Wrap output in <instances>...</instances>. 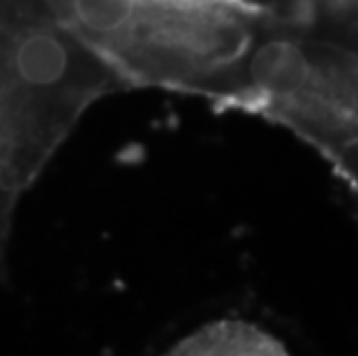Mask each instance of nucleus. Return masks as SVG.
<instances>
[{
  "instance_id": "20e7f679",
  "label": "nucleus",
  "mask_w": 358,
  "mask_h": 356,
  "mask_svg": "<svg viewBox=\"0 0 358 356\" xmlns=\"http://www.w3.org/2000/svg\"><path fill=\"white\" fill-rule=\"evenodd\" d=\"M173 3H187V5H215V7H234V10L259 12V7L250 3V0H173Z\"/></svg>"
},
{
  "instance_id": "7ed1b4c3",
  "label": "nucleus",
  "mask_w": 358,
  "mask_h": 356,
  "mask_svg": "<svg viewBox=\"0 0 358 356\" xmlns=\"http://www.w3.org/2000/svg\"><path fill=\"white\" fill-rule=\"evenodd\" d=\"M178 354H285V347L266 331L245 322L208 324L178 345Z\"/></svg>"
},
{
  "instance_id": "f03ea898",
  "label": "nucleus",
  "mask_w": 358,
  "mask_h": 356,
  "mask_svg": "<svg viewBox=\"0 0 358 356\" xmlns=\"http://www.w3.org/2000/svg\"><path fill=\"white\" fill-rule=\"evenodd\" d=\"M127 90L42 0H0V187L28 192L102 97Z\"/></svg>"
},
{
  "instance_id": "f257e3e1",
  "label": "nucleus",
  "mask_w": 358,
  "mask_h": 356,
  "mask_svg": "<svg viewBox=\"0 0 358 356\" xmlns=\"http://www.w3.org/2000/svg\"><path fill=\"white\" fill-rule=\"evenodd\" d=\"M49 17L118 74L125 88L234 97L252 42L248 10L173 0H42Z\"/></svg>"
}]
</instances>
